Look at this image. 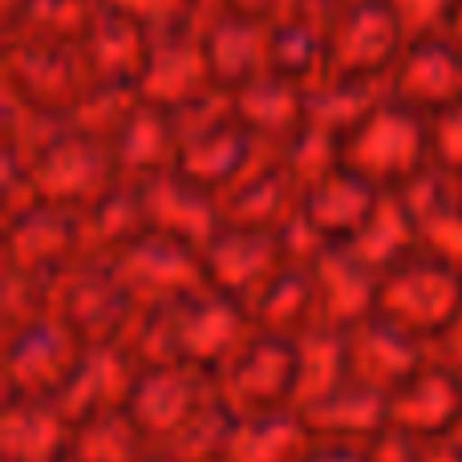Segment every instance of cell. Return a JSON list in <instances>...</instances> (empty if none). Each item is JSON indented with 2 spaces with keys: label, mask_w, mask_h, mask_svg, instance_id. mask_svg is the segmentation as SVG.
<instances>
[{
  "label": "cell",
  "mask_w": 462,
  "mask_h": 462,
  "mask_svg": "<svg viewBox=\"0 0 462 462\" xmlns=\"http://www.w3.org/2000/svg\"><path fill=\"white\" fill-rule=\"evenodd\" d=\"M341 167L377 191H410L430 175V118L382 94L341 138Z\"/></svg>",
  "instance_id": "1"
},
{
  "label": "cell",
  "mask_w": 462,
  "mask_h": 462,
  "mask_svg": "<svg viewBox=\"0 0 462 462\" xmlns=\"http://www.w3.org/2000/svg\"><path fill=\"white\" fill-rule=\"evenodd\" d=\"M377 317L418 337L422 345H450L462 333V272L434 255L414 252L410 260L382 272Z\"/></svg>",
  "instance_id": "2"
},
{
  "label": "cell",
  "mask_w": 462,
  "mask_h": 462,
  "mask_svg": "<svg viewBox=\"0 0 462 462\" xmlns=\"http://www.w3.org/2000/svg\"><path fill=\"white\" fill-rule=\"evenodd\" d=\"M410 45L390 0H337L325 16V81L385 86Z\"/></svg>",
  "instance_id": "3"
},
{
  "label": "cell",
  "mask_w": 462,
  "mask_h": 462,
  "mask_svg": "<svg viewBox=\"0 0 462 462\" xmlns=\"http://www.w3.org/2000/svg\"><path fill=\"white\" fill-rule=\"evenodd\" d=\"M211 377L231 418L280 414V410H296L300 353L288 337L252 333Z\"/></svg>",
  "instance_id": "4"
},
{
  "label": "cell",
  "mask_w": 462,
  "mask_h": 462,
  "mask_svg": "<svg viewBox=\"0 0 462 462\" xmlns=\"http://www.w3.org/2000/svg\"><path fill=\"white\" fill-rule=\"evenodd\" d=\"M49 317H57L86 349L122 345L138 317V304L114 276L110 263L78 260L49 284Z\"/></svg>",
  "instance_id": "5"
},
{
  "label": "cell",
  "mask_w": 462,
  "mask_h": 462,
  "mask_svg": "<svg viewBox=\"0 0 462 462\" xmlns=\"http://www.w3.org/2000/svg\"><path fill=\"white\" fill-rule=\"evenodd\" d=\"M37 199L49 208H61L69 216L89 211L102 195H110L122 183L118 167H114V151L106 138L78 130L65 122L61 134L29 162Z\"/></svg>",
  "instance_id": "6"
},
{
  "label": "cell",
  "mask_w": 462,
  "mask_h": 462,
  "mask_svg": "<svg viewBox=\"0 0 462 462\" xmlns=\"http://www.w3.org/2000/svg\"><path fill=\"white\" fill-rule=\"evenodd\" d=\"M138 97L146 106H159L171 118L187 122L191 114H199L203 106L224 102L216 73H211L208 49H203L199 29L171 32V37H154L151 61H146L143 78H138Z\"/></svg>",
  "instance_id": "7"
},
{
  "label": "cell",
  "mask_w": 462,
  "mask_h": 462,
  "mask_svg": "<svg viewBox=\"0 0 462 462\" xmlns=\"http://www.w3.org/2000/svg\"><path fill=\"white\" fill-rule=\"evenodd\" d=\"M94 89L78 45L37 37H8V94L69 122L81 97Z\"/></svg>",
  "instance_id": "8"
},
{
  "label": "cell",
  "mask_w": 462,
  "mask_h": 462,
  "mask_svg": "<svg viewBox=\"0 0 462 462\" xmlns=\"http://www.w3.org/2000/svg\"><path fill=\"white\" fill-rule=\"evenodd\" d=\"M110 268L138 309H159V304H175L195 292H208L199 247L183 244L175 236H162V231H146L143 239H134Z\"/></svg>",
  "instance_id": "9"
},
{
  "label": "cell",
  "mask_w": 462,
  "mask_h": 462,
  "mask_svg": "<svg viewBox=\"0 0 462 462\" xmlns=\"http://www.w3.org/2000/svg\"><path fill=\"white\" fill-rule=\"evenodd\" d=\"M86 345L57 317H37L8 333V402H57L69 385L73 369L81 365Z\"/></svg>",
  "instance_id": "10"
},
{
  "label": "cell",
  "mask_w": 462,
  "mask_h": 462,
  "mask_svg": "<svg viewBox=\"0 0 462 462\" xmlns=\"http://www.w3.org/2000/svg\"><path fill=\"white\" fill-rule=\"evenodd\" d=\"M199 255L211 292L227 296V300L244 304V309L292 263L280 231H247V227H219L203 244Z\"/></svg>",
  "instance_id": "11"
},
{
  "label": "cell",
  "mask_w": 462,
  "mask_h": 462,
  "mask_svg": "<svg viewBox=\"0 0 462 462\" xmlns=\"http://www.w3.org/2000/svg\"><path fill=\"white\" fill-rule=\"evenodd\" d=\"M385 402L390 434L406 442H447L462 422V361L430 357Z\"/></svg>",
  "instance_id": "12"
},
{
  "label": "cell",
  "mask_w": 462,
  "mask_h": 462,
  "mask_svg": "<svg viewBox=\"0 0 462 462\" xmlns=\"http://www.w3.org/2000/svg\"><path fill=\"white\" fill-rule=\"evenodd\" d=\"M183 130V143H179L175 154V175L183 183L199 187L208 195H224L239 175L255 162V154L263 151L236 118H231V106H224V114L211 122H199V126H179Z\"/></svg>",
  "instance_id": "13"
},
{
  "label": "cell",
  "mask_w": 462,
  "mask_h": 462,
  "mask_svg": "<svg viewBox=\"0 0 462 462\" xmlns=\"http://www.w3.org/2000/svg\"><path fill=\"white\" fill-rule=\"evenodd\" d=\"M430 357V345L393 328L377 312L345 333V377L361 390L382 393V398H390L398 385H406Z\"/></svg>",
  "instance_id": "14"
},
{
  "label": "cell",
  "mask_w": 462,
  "mask_h": 462,
  "mask_svg": "<svg viewBox=\"0 0 462 462\" xmlns=\"http://www.w3.org/2000/svg\"><path fill=\"white\" fill-rule=\"evenodd\" d=\"M385 94L393 102L410 106L422 118L450 110L462 102V49L447 32L418 37L402 49L398 65L385 78Z\"/></svg>",
  "instance_id": "15"
},
{
  "label": "cell",
  "mask_w": 462,
  "mask_h": 462,
  "mask_svg": "<svg viewBox=\"0 0 462 462\" xmlns=\"http://www.w3.org/2000/svg\"><path fill=\"white\" fill-rule=\"evenodd\" d=\"M81 260L78 216L37 203L24 216L8 219V272L37 284H53L69 263Z\"/></svg>",
  "instance_id": "16"
},
{
  "label": "cell",
  "mask_w": 462,
  "mask_h": 462,
  "mask_svg": "<svg viewBox=\"0 0 462 462\" xmlns=\"http://www.w3.org/2000/svg\"><path fill=\"white\" fill-rule=\"evenodd\" d=\"M78 49H81V61H86L94 86L138 89V78H143L146 61H151L154 37L134 16H126L122 8L102 0V8H97V16L89 21L86 37L78 41Z\"/></svg>",
  "instance_id": "17"
},
{
  "label": "cell",
  "mask_w": 462,
  "mask_h": 462,
  "mask_svg": "<svg viewBox=\"0 0 462 462\" xmlns=\"http://www.w3.org/2000/svg\"><path fill=\"white\" fill-rule=\"evenodd\" d=\"M377 199H382V191L374 183L357 179L345 167H333L320 179H312L309 187H300V208L296 211L320 244L349 247L357 239V231L369 224Z\"/></svg>",
  "instance_id": "18"
},
{
  "label": "cell",
  "mask_w": 462,
  "mask_h": 462,
  "mask_svg": "<svg viewBox=\"0 0 462 462\" xmlns=\"http://www.w3.org/2000/svg\"><path fill=\"white\" fill-rule=\"evenodd\" d=\"M231 118L263 146V151L284 154V146L309 122V86H296L288 78L263 73V78L247 81V86L227 94Z\"/></svg>",
  "instance_id": "19"
},
{
  "label": "cell",
  "mask_w": 462,
  "mask_h": 462,
  "mask_svg": "<svg viewBox=\"0 0 462 462\" xmlns=\"http://www.w3.org/2000/svg\"><path fill=\"white\" fill-rule=\"evenodd\" d=\"M260 159V154H255ZM300 208V187L288 175L284 159L272 154L263 167H247L236 183L219 195V219L224 227H247V231H284V224Z\"/></svg>",
  "instance_id": "20"
},
{
  "label": "cell",
  "mask_w": 462,
  "mask_h": 462,
  "mask_svg": "<svg viewBox=\"0 0 462 462\" xmlns=\"http://www.w3.org/2000/svg\"><path fill=\"white\" fill-rule=\"evenodd\" d=\"M179 143H183V130H179V118H171L159 106H146L138 97L130 106V114L122 118V126L114 130L110 151H114V167H118V179L130 187H143L151 179L167 175L175 167Z\"/></svg>",
  "instance_id": "21"
},
{
  "label": "cell",
  "mask_w": 462,
  "mask_h": 462,
  "mask_svg": "<svg viewBox=\"0 0 462 462\" xmlns=\"http://www.w3.org/2000/svg\"><path fill=\"white\" fill-rule=\"evenodd\" d=\"M312 268V288H317V325H328L337 333H349L377 309V276L374 268L357 260L349 247H325Z\"/></svg>",
  "instance_id": "22"
},
{
  "label": "cell",
  "mask_w": 462,
  "mask_h": 462,
  "mask_svg": "<svg viewBox=\"0 0 462 462\" xmlns=\"http://www.w3.org/2000/svg\"><path fill=\"white\" fill-rule=\"evenodd\" d=\"M309 442H349V447H377L390 434V402L374 390L345 382L333 393L296 406Z\"/></svg>",
  "instance_id": "23"
},
{
  "label": "cell",
  "mask_w": 462,
  "mask_h": 462,
  "mask_svg": "<svg viewBox=\"0 0 462 462\" xmlns=\"http://www.w3.org/2000/svg\"><path fill=\"white\" fill-rule=\"evenodd\" d=\"M199 37H203V49H208L211 73H216L224 94L272 73V24L216 8L211 21L199 24Z\"/></svg>",
  "instance_id": "24"
},
{
  "label": "cell",
  "mask_w": 462,
  "mask_h": 462,
  "mask_svg": "<svg viewBox=\"0 0 462 462\" xmlns=\"http://www.w3.org/2000/svg\"><path fill=\"white\" fill-rule=\"evenodd\" d=\"M138 191H143V208H146V219H151V231L175 236V239H183V244L199 247V252H203V244L224 227L216 195L183 183L175 171L143 183Z\"/></svg>",
  "instance_id": "25"
},
{
  "label": "cell",
  "mask_w": 462,
  "mask_h": 462,
  "mask_svg": "<svg viewBox=\"0 0 462 462\" xmlns=\"http://www.w3.org/2000/svg\"><path fill=\"white\" fill-rule=\"evenodd\" d=\"M406 199L418 219V252L462 272V183L430 171L410 187Z\"/></svg>",
  "instance_id": "26"
},
{
  "label": "cell",
  "mask_w": 462,
  "mask_h": 462,
  "mask_svg": "<svg viewBox=\"0 0 462 462\" xmlns=\"http://www.w3.org/2000/svg\"><path fill=\"white\" fill-rule=\"evenodd\" d=\"M73 450V422L53 402H8L5 462H65Z\"/></svg>",
  "instance_id": "27"
},
{
  "label": "cell",
  "mask_w": 462,
  "mask_h": 462,
  "mask_svg": "<svg viewBox=\"0 0 462 462\" xmlns=\"http://www.w3.org/2000/svg\"><path fill=\"white\" fill-rule=\"evenodd\" d=\"M255 333L288 337L296 341L317 325V288H312V268L309 263H288L252 304H247Z\"/></svg>",
  "instance_id": "28"
},
{
  "label": "cell",
  "mask_w": 462,
  "mask_h": 462,
  "mask_svg": "<svg viewBox=\"0 0 462 462\" xmlns=\"http://www.w3.org/2000/svg\"><path fill=\"white\" fill-rule=\"evenodd\" d=\"M349 252L357 255L365 268H374L377 276L418 252V219H414V208H410L406 191H382L374 216L357 231Z\"/></svg>",
  "instance_id": "29"
},
{
  "label": "cell",
  "mask_w": 462,
  "mask_h": 462,
  "mask_svg": "<svg viewBox=\"0 0 462 462\" xmlns=\"http://www.w3.org/2000/svg\"><path fill=\"white\" fill-rule=\"evenodd\" d=\"M304 450H309V430H304L300 414L280 410V414L236 418L224 462H300Z\"/></svg>",
  "instance_id": "30"
},
{
  "label": "cell",
  "mask_w": 462,
  "mask_h": 462,
  "mask_svg": "<svg viewBox=\"0 0 462 462\" xmlns=\"http://www.w3.org/2000/svg\"><path fill=\"white\" fill-rule=\"evenodd\" d=\"M69 455L78 462H146L154 447L126 410H106L73 426Z\"/></svg>",
  "instance_id": "31"
},
{
  "label": "cell",
  "mask_w": 462,
  "mask_h": 462,
  "mask_svg": "<svg viewBox=\"0 0 462 462\" xmlns=\"http://www.w3.org/2000/svg\"><path fill=\"white\" fill-rule=\"evenodd\" d=\"M106 5L122 8L126 16H134L151 37H171V32L199 29L203 0H106Z\"/></svg>",
  "instance_id": "32"
},
{
  "label": "cell",
  "mask_w": 462,
  "mask_h": 462,
  "mask_svg": "<svg viewBox=\"0 0 462 462\" xmlns=\"http://www.w3.org/2000/svg\"><path fill=\"white\" fill-rule=\"evenodd\" d=\"M430 171L462 183V102L430 118Z\"/></svg>",
  "instance_id": "33"
},
{
  "label": "cell",
  "mask_w": 462,
  "mask_h": 462,
  "mask_svg": "<svg viewBox=\"0 0 462 462\" xmlns=\"http://www.w3.org/2000/svg\"><path fill=\"white\" fill-rule=\"evenodd\" d=\"M390 5H393V13H398L406 37L418 41V37H439V32H447L450 5H455V0H390Z\"/></svg>",
  "instance_id": "34"
},
{
  "label": "cell",
  "mask_w": 462,
  "mask_h": 462,
  "mask_svg": "<svg viewBox=\"0 0 462 462\" xmlns=\"http://www.w3.org/2000/svg\"><path fill=\"white\" fill-rule=\"evenodd\" d=\"M292 5L296 0H219L216 8L236 13V16H247V21H260V24H276Z\"/></svg>",
  "instance_id": "35"
},
{
  "label": "cell",
  "mask_w": 462,
  "mask_h": 462,
  "mask_svg": "<svg viewBox=\"0 0 462 462\" xmlns=\"http://www.w3.org/2000/svg\"><path fill=\"white\" fill-rule=\"evenodd\" d=\"M300 462H374V447H349V442H309Z\"/></svg>",
  "instance_id": "36"
},
{
  "label": "cell",
  "mask_w": 462,
  "mask_h": 462,
  "mask_svg": "<svg viewBox=\"0 0 462 462\" xmlns=\"http://www.w3.org/2000/svg\"><path fill=\"white\" fill-rule=\"evenodd\" d=\"M447 37L455 41V45L462 49V0H455L450 5V21H447Z\"/></svg>",
  "instance_id": "37"
},
{
  "label": "cell",
  "mask_w": 462,
  "mask_h": 462,
  "mask_svg": "<svg viewBox=\"0 0 462 462\" xmlns=\"http://www.w3.org/2000/svg\"><path fill=\"white\" fill-rule=\"evenodd\" d=\"M447 447H450V450H455V455L462 458V422L455 426V434H450V439H447Z\"/></svg>",
  "instance_id": "38"
},
{
  "label": "cell",
  "mask_w": 462,
  "mask_h": 462,
  "mask_svg": "<svg viewBox=\"0 0 462 462\" xmlns=\"http://www.w3.org/2000/svg\"><path fill=\"white\" fill-rule=\"evenodd\" d=\"M65 462H78V458H73V455H69V458H65Z\"/></svg>",
  "instance_id": "39"
},
{
  "label": "cell",
  "mask_w": 462,
  "mask_h": 462,
  "mask_svg": "<svg viewBox=\"0 0 462 462\" xmlns=\"http://www.w3.org/2000/svg\"><path fill=\"white\" fill-rule=\"evenodd\" d=\"M325 5H337V0H325Z\"/></svg>",
  "instance_id": "40"
},
{
  "label": "cell",
  "mask_w": 462,
  "mask_h": 462,
  "mask_svg": "<svg viewBox=\"0 0 462 462\" xmlns=\"http://www.w3.org/2000/svg\"><path fill=\"white\" fill-rule=\"evenodd\" d=\"M458 361H462V357H458Z\"/></svg>",
  "instance_id": "41"
}]
</instances>
